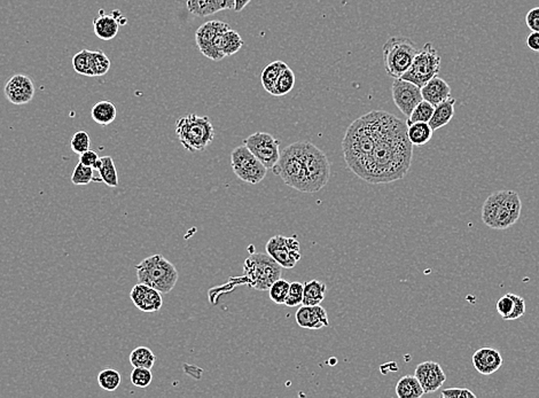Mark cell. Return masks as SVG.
Masks as SVG:
<instances>
[{
    "label": "cell",
    "mask_w": 539,
    "mask_h": 398,
    "mask_svg": "<svg viewBox=\"0 0 539 398\" xmlns=\"http://www.w3.org/2000/svg\"><path fill=\"white\" fill-rule=\"evenodd\" d=\"M413 157V145L408 138V124L396 117L381 136L366 163L360 179L369 184H388L404 178Z\"/></svg>",
    "instance_id": "1"
},
{
    "label": "cell",
    "mask_w": 539,
    "mask_h": 398,
    "mask_svg": "<svg viewBox=\"0 0 539 398\" xmlns=\"http://www.w3.org/2000/svg\"><path fill=\"white\" fill-rule=\"evenodd\" d=\"M396 116L384 111H369L351 123L342 140V150L348 168L362 178L375 144L388 130Z\"/></svg>",
    "instance_id": "2"
},
{
    "label": "cell",
    "mask_w": 539,
    "mask_h": 398,
    "mask_svg": "<svg viewBox=\"0 0 539 398\" xmlns=\"http://www.w3.org/2000/svg\"><path fill=\"white\" fill-rule=\"evenodd\" d=\"M522 202L516 191L501 189L489 195L482 207V221L494 230H507L518 222Z\"/></svg>",
    "instance_id": "3"
},
{
    "label": "cell",
    "mask_w": 539,
    "mask_h": 398,
    "mask_svg": "<svg viewBox=\"0 0 539 398\" xmlns=\"http://www.w3.org/2000/svg\"><path fill=\"white\" fill-rule=\"evenodd\" d=\"M135 271L140 284L155 288L162 294L170 293L179 278L174 264L161 254H155L141 260L138 265H135Z\"/></svg>",
    "instance_id": "4"
},
{
    "label": "cell",
    "mask_w": 539,
    "mask_h": 398,
    "mask_svg": "<svg viewBox=\"0 0 539 398\" xmlns=\"http://www.w3.org/2000/svg\"><path fill=\"white\" fill-rule=\"evenodd\" d=\"M176 135L185 150L195 153L211 145L215 139V129L209 117L189 114L180 117L176 123Z\"/></svg>",
    "instance_id": "5"
},
{
    "label": "cell",
    "mask_w": 539,
    "mask_h": 398,
    "mask_svg": "<svg viewBox=\"0 0 539 398\" xmlns=\"http://www.w3.org/2000/svg\"><path fill=\"white\" fill-rule=\"evenodd\" d=\"M304 145L306 141H297L286 147L272 169L273 174L280 177L286 185L303 193H306Z\"/></svg>",
    "instance_id": "6"
},
{
    "label": "cell",
    "mask_w": 539,
    "mask_h": 398,
    "mask_svg": "<svg viewBox=\"0 0 539 398\" xmlns=\"http://www.w3.org/2000/svg\"><path fill=\"white\" fill-rule=\"evenodd\" d=\"M282 267L267 254H250L243 263L241 282L256 291H269L273 282L282 278Z\"/></svg>",
    "instance_id": "7"
},
{
    "label": "cell",
    "mask_w": 539,
    "mask_h": 398,
    "mask_svg": "<svg viewBox=\"0 0 539 398\" xmlns=\"http://www.w3.org/2000/svg\"><path fill=\"white\" fill-rule=\"evenodd\" d=\"M418 51L419 50L410 38L397 36L388 39L382 48L387 74L394 79L401 78L410 70Z\"/></svg>",
    "instance_id": "8"
},
{
    "label": "cell",
    "mask_w": 539,
    "mask_h": 398,
    "mask_svg": "<svg viewBox=\"0 0 539 398\" xmlns=\"http://www.w3.org/2000/svg\"><path fill=\"white\" fill-rule=\"evenodd\" d=\"M304 169L306 193L319 192L330 182V165L326 154L309 141L304 145Z\"/></svg>",
    "instance_id": "9"
},
{
    "label": "cell",
    "mask_w": 539,
    "mask_h": 398,
    "mask_svg": "<svg viewBox=\"0 0 539 398\" xmlns=\"http://www.w3.org/2000/svg\"><path fill=\"white\" fill-rule=\"evenodd\" d=\"M440 70V54L431 43H427L418 51L410 70L401 78L423 87L431 78L438 76Z\"/></svg>",
    "instance_id": "10"
},
{
    "label": "cell",
    "mask_w": 539,
    "mask_h": 398,
    "mask_svg": "<svg viewBox=\"0 0 539 398\" xmlns=\"http://www.w3.org/2000/svg\"><path fill=\"white\" fill-rule=\"evenodd\" d=\"M231 167L234 174L245 183H261L267 174V168L243 144L232 150Z\"/></svg>",
    "instance_id": "11"
},
{
    "label": "cell",
    "mask_w": 539,
    "mask_h": 398,
    "mask_svg": "<svg viewBox=\"0 0 539 398\" xmlns=\"http://www.w3.org/2000/svg\"><path fill=\"white\" fill-rule=\"evenodd\" d=\"M265 250L280 267L287 270L293 269L302 258L299 240L282 234L271 238L265 245Z\"/></svg>",
    "instance_id": "12"
},
{
    "label": "cell",
    "mask_w": 539,
    "mask_h": 398,
    "mask_svg": "<svg viewBox=\"0 0 539 398\" xmlns=\"http://www.w3.org/2000/svg\"><path fill=\"white\" fill-rule=\"evenodd\" d=\"M245 145L267 167V170H272L279 161L280 141L267 132H255L245 140Z\"/></svg>",
    "instance_id": "13"
},
{
    "label": "cell",
    "mask_w": 539,
    "mask_h": 398,
    "mask_svg": "<svg viewBox=\"0 0 539 398\" xmlns=\"http://www.w3.org/2000/svg\"><path fill=\"white\" fill-rule=\"evenodd\" d=\"M391 94L396 107L399 108L406 118L410 117L416 106L423 100L421 87L412 82L405 81L403 78H397L394 81Z\"/></svg>",
    "instance_id": "14"
},
{
    "label": "cell",
    "mask_w": 539,
    "mask_h": 398,
    "mask_svg": "<svg viewBox=\"0 0 539 398\" xmlns=\"http://www.w3.org/2000/svg\"><path fill=\"white\" fill-rule=\"evenodd\" d=\"M414 375L419 380L425 394L438 392L447 381V375L442 366L433 360L420 363L416 367Z\"/></svg>",
    "instance_id": "15"
},
{
    "label": "cell",
    "mask_w": 539,
    "mask_h": 398,
    "mask_svg": "<svg viewBox=\"0 0 539 398\" xmlns=\"http://www.w3.org/2000/svg\"><path fill=\"white\" fill-rule=\"evenodd\" d=\"M6 99L13 105H26L35 96V85L30 77L18 74L7 81L4 89Z\"/></svg>",
    "instance_id": "16"
},
{
    "label": "cell",
    "mask_w": 539,
    "mask_h": 398,
    "mask_svg": "<svg viewBox=\"0 0 539 398\" xmlns=\"http://www.w3.org/2000/svg\"><path fill=\"white\" fill-rule=\"evenodd\" d=\"M243 45V40L241 36L237 31H232L230 28L228 31L218 33L213 39L209 59L213 61H221L224 57L238 53Z\"/></svg>",
    "instance_id": "17"
},
{
    "label": "cell",
    "mask_w": 539,
    "mask_h": 398,
    "mask_svg": "<svg viewBox=\"0 0 539 398\" xmlns=\"http://www.w3.org/2000/svg\"><path fill=\"white\" fill-rule=\"evenodd\" d=\"M130 299L140 311L147 312V314L160 311L163 306L162 293L156 291L155 288L150 287L140 282L132 288Z\"/></svg>",
    "instance_id": "18"
},
{
    "label": "cell",
    "mask_w": 539,
    "mask_h": 398,
    "mask_svg": "<svg viewBox=\"0 0 539 398\" xmlns=\"http://www.w3.org/2000/svg\"><path fill=\"white\" fill-rule=\"evenodd\" d=\"M295 319L299 326L306 329H321L330 326L326 310L318 306H303L297 310Z\"/></svg>",
    "instance_id": "19"
},
{
    "label": "cell",
    "mask_w": 539,
    "mask_h": 398,
    "mask_svg": "<svg viewBox=\"0 0 539 398\" xmlns=\"http://www.w3.org/2000/svg\"><path fill=\"white\" fill-rule=\"evenodd\" d=\"M474 367L479 375H491L503 366L501 353L494 348H481L472 357Z\"/></svg>",
    "instance_id": "20"
},
{
    "label": "cell",
    "mask_w": 539,
    "mask_h": 398,
    "mask_svg": "<svg viewBox=\"0 0 539 398\" xmlns=\"http://www.w3.org/2000/svg\"><path fill=\"white\" fill-rule=\"evenodd\" d=\"M230 29L228 23L222 21H209L202 24L195 33V42L201 53L209 59L213 39L218 33Z\"/></svg>",
    "instance_id": "21"
},
{
    "label": "cell",
    "mask_w": 539,
    "mask_h": 398,
    "mask_svg": "<svg viewBox=\"0 0 539 398\" xmlns=\"http://www.w3.org/2000/svg\"><path fill=\"white\" fill-rule=\"evenodd\" d=\"M421 93L423 100L430 102L433 106H438L451 98V87L444 79L435 76L421 87Z\"/></svg>",
    "instance_id": "22"
},
{
    "label": "cell",
    "mask_w": 539,
    "mask_h": 398,
    "mask_svg": "<svg viewBox=\"0 0 539 398\" xmlns=\"http://www.w3.org/2000/svg\"><path fill=\"white\" fill-rule=\"evenodd\" d=\"M93 31L101 40H111L117 36L120 24L114 16H106L104 11H100L99 16L93 21Z\"/></svg>",
    "instance_id": "23"
},
{
    "label": "cell",
    "mask_w": 539,
    "mask_h": 398,
    "mask_svg": "<svg viewBox=\"0 0 539 398\" xmlns=\"http://www.w3.org/2000/svg\"><path fill=\"white\" fill-rule=\"evenodd\" d=\"M455 99L451 96L445 101L440 102V105L435 106L434 113L428 122L431 129L436 131L451 122L455 116Z\"/></svg>",
    "instance_id": "24"
},
{
    "label": "cell",
    "mask_w": 539,
    "mask_h": 398,
    "mask_svg": "<svg viewBox=\"0 0 539 398\" xmlns=\"http://www.w3.org/2000/svg\"><path fill=\"white\" fill-rule=\"evenodd\" d=\"M396 395L399 398H420L425 395L423 387L416 375H405L396 385Z\"/></svg>",
    "instance_id": "25"
},
{
    "label": "cell",
    "mask_w": 539,
    "mask_h": 398,
    "mask_svg": "<svg viewBox=\"0 0 539 398\" xmlns=\"http://www.w3.org/2000/svg\"><path fill=\"white\" fill-rule=\"evenodd\" d=\"M91 116L92 120L100 126H109L116 118L117 109L113 102L102 100L93 106Z\"/></svg>",
    "instance_id": "26"
},
{
    "label": "cell",
    "mask_w": 539,
    "mask_h": 398,
    "mask_svg": "<svg viewBox=\"0 0 539 398\" xmlns=\"http://www.w3.org/2000/svg\"><path fill=\"white\" fill-rule=\"evenodd\" d=\"M326 284L319 280H311L304 284L302 306L321 304L326 295Z\"/></svg>",
    "instance_id": "27"
},
{
    "label": "cell",
    "mask_w": 539,
    "mask_h": 398,
    "mask_svg": "<svg viewBox=\"0 0 539 398\" xmlns=\"http://www.w3.org/2000/svg\"><path fill=\"white\" fill-rule=\"evenodd\" d=\"M434 130L427 122H416L408 126V138L413 146H423L428 144L433 137Z\"/></svg>",
    "instance_id": "28"
},
{
    "label": "cell",
    "mask_w": 539,
    "mask_h": 398,
    "mask_svg": "<svg viewBox=\"0 0 539 398\" xmlns=\"http://www.w3.org/2000/svg\"><path fill=\"white\" fill-rule=\"evenodd\" d=\"M287 65L282 61H274V62L270 63L261 74V82L263 85L264 90L269 92L270 94L272 93L273 87L276 84L277 79L282 74V70L287 68Z\"/></svg>",
    "instance_id": "29"
},
{
    "label": "cell",
    "mask_w": 539,
    "mask_h": 398,
    "mask_svg": "<svg viewBox=\"0 0 539 398\" xmlns=\"http://www.w3.org/2000/svg\"><path fill=\"white\" fill-rule=\"evenodd\" d=\"M156 362V356L150 348H135L130 353V364L133 367H144L152 370Z\"/></svg>",
    "instance_id": "30"
},
{
    "label": "cell",
    "mask_w": 539,
    "mask_h": 398,
    "mask_svg": "<svg viewBox=\"0 0 539 398\" xmlns=\"http://www.w3.org/2000/svg\"><path fill=\"white\" fill-rule=\"evenodd\" d=\"M93 57L90 50H82L72 57V67L79 75L93 77Z\"/></svg>",
    "instance_id": "31"
},
{
    "label": "cell",
    "mask_w": 539,
    "mask_h": 398,
    "mask_svg": "<svg viewBox=\"0 0 539 398\" xmlns=\"http://www.w3.org/2000/svg\"><path fill=\"white\" fill-rule=\"evenodd\" d=\"M186 5L189 12L198 18H206L219 12L213 0H187Z\"/></svg>",
    "instance_id": "32"
},
{
    "label": "cell",
    "mask_w": 539,
    "mask_h": 398,
    "mask_svg": "<svg viewBox=\"0 0 539 398\" xmlns=\"http://www.w3.org/2000/svg\"><path fill=\"white\" fill-rule=\"evenodd\" d=\"M294 85H295V74L289 67H287L282 70V74L277 79L271 94L274 96H286L293 90Z\"/></svg>",
    "instance_id": "33"
},
{
    "label": "cell",
    "mask_w": 539,
    "mask_h": 398,
    "mask_svg": "<svg viewBox=\"0 0 539 398\" xmlns=\"http://www.w3.org/2000/svg\"><path fill=\"white\" fill-rule=\"evenodd\" d=\"M101 168L99 169L100 179L111 187L118 186V176H117L116 167L111 156H102Z\"/></svg>",
    "instance_id": "34"
},
{
    "label": "cell",
    "mask_w": 539,
    "mask_h": 398,
    "mask_svg": "<svg viewBox=\"0 0 539 398\" xmlns=\"http://www.w3.org/2000/svg\"><path fill=\"white\" fill-rule=\"evenodd\" d=\"M121 381H122V377H121L120 372L113 368H106L98 375V383L100 388L106 392H115L120 387Z\"/></svg>",
    "instance_id": "35"
},
{
    "label": "cell",
    "mask_w": 539,
    "mask_h": 398,
    "mask_svg": "<svg viewBox=\"0 0 539 398\" xmlns=\"http://www.w3.org/2000/svg\"><path fill=\"white\" fill-rule=\"evenodd\" d=\"M435 106L431 105L430 102L420 101L414 108L413 111L411 113L410 117L406 120V124H412L416 122H427L430 121L433 113H434Z\"/></svg>",
    "instance_id": "36"
},
{
    "label": "cell",
    "mask_w": 539,
    "mask_h": 398,
    "mask_svg": "<svg viewBox=\"0 0 539 398\" xmlns=\"http://www.w3.org/2000/svg\"><path fill=\"white\" fill-rule=\"evenodd\" d=\"M289 286H291V284L287 280H285V279H278L270 287V299H272L273 302L279 304V306L285 304L288 292H289Z\"/></svg>",
    "instance_id": "37"
},
{
    "label": "cell",
    "mask_w": 539,
    "mask_h": 398,
    "mask_svg": "<svg viewBox=\"0 0 539 398\" xmlns=\"http://www.w3.org/2000/svg\"><path fill=\"white\" fill-rule=\"evenodd\" d=\"M93 171L94 170L91 167H87V165L79 162L72 172V183L74 185L84 186L89 185L91 182H98V180L94 179Z\"/></svg>",
    "instance_id": "38"
},
{
    "label": "cell",
    "mask_w": 539,
    "mask_h": 398,
    "mask_svg": "<svg viewBox=\"0 0 539 398\" xmlns=\"http://www.w3.org/2000/svg\"><path fill=\"white\" fill-rule=\"evenodd\" d=\"M92 57L93 77H100V76L106 75L109 72V70H111V60H109V57L101 51H92Z\"/></svg>",
    "instance_id": "39"
},
{
    "label": "cell",
    "mask_w": 539,
    "mask_h": 398,
    "mask_svg": "<svg viewBox=\"0 0 539 398\" xmlns=\"http://www.w3.org/2000/svg\"><path fill=\"white\" fill-rule=\"evenodd\" d=\"M152 381H153V375L150 370L144 367H133L131 373V382L133 386L145 389L150 386Z\"/></svg>",
    "instance_id": "40"
},
{
    "label": "cell",
    "mask_w": 539,
    "mask_h": 398,
    "mask_svg": "<svg viewBox=\"0 0 539 398\" xmlns=\"http://www.w3.org/2000/svg\"><path fill=\"white\" fill-rule=\"evenodd\" d=\"M91 139L90 136L87 131H77L75 135L72 136L70 146L74 153H84L87 150H90Z\"/></svg>",
    "instance_id": "41"
},
{
    "label": "cell",
    "mask_w": 539,
    "mask_h": 398,
    "mask_svg": "<svg viewBox=\"0 0 539 398\" xmlns=\"http://www.w3.org/2000/svg\"><path fill=\"white\" fill-rule=\"evenodd\" d=\"M303 292H304V284L299 282H291L285 306H289V308H295V306L302 304Z\"/></svg>",
    "instance_id": "42"
},
{
    "label": "cell",
    "mask_w": 539,
    "mask_h": 398,
    "mask_svg": "<svg viewBox=\"0 0 539 398\" xmlns=\"http://www.w3.org/2000/svg\"><path fill=\"white\" fill-rule=\"evenodd\" d=\"M514 304H516L514 294L512 293L506 294L498 299L496 308H497V312L504 321H509V316L512 314L513 310H514Z\"/></svg>",
    "instance_id": "43"
},
{
    "label": "cell",
    "mask_w": 539,
    "mask_h": 398,
    "mask_svg": "<svg viewBox=\"0 0 539 398\" xmlns=\"http://www.w3.org/2000/svg\"><path fill=\"white\" fill-rule=\"evenodd\" d=\"M443 398H477V395L467 388H449L440 392Z\"/></svg>",
    "instance_id": "44"
},
{
    "label": "cell",
    "mask_w": 539,
    "mask_h": 398,
    "mask_svg": "<svg viewBox=\"0 0 539 398\" xmlns=\"http://www.w3.org/2000/svg\"><path fill=\"white\" fill-rule=\"evenodd\" d=\"M514 302H516L514 310H513L512 314L509 316V321H516L526 314V301H524L523 297L514 294Z\"/></svg>",
    "instance_id": "45"
},
{
    "label": "cell",
    "mask_w": 539,
    "mask_h": 398,
    "mask_svg": "<svg viewBox=\"0 0 539 398\" xmlns=\"http://www.w3.org/2000/svg\"><path fill=\"white\" fill-rule=\"evenodd\" d=\"M526 24L531 31H538L539 33V7L531 9L526 16Z\"/></svg>",
    "instance_id": "46"
},
{
    "label": "cell",
    "mask_w": 539,
    "mask_h": 398,
    "mask_svg": "<svg viewBox=\"0 0 539 398\" xmlns=\"http://www.w3.org/2000/svg\"><path fill=\"white\" fill-rule=\"evenodd\" d=\"M98 160H99V156H98L96 152L92 150H87V152L79 155V162L84 165H87V167H91V168H92Z\"/></svg>",
    "instance_id": "47"
},
{
    "label": "cell",
    "mask_w": 539,
    "mask_h": 398,
    "mask_svg": "<svg viewBox=\"0 0 539 398\" xmlns=\"http://www.w3.org/2000/svg\"><path fill=\"white\" fill-rule=\"evenodd\" d=\"M527 46L530 48L531 51L539 52L538 31H533V33L527 37Z\"/></svg>",
    "instance_id": "48"
},
{
    "label": "cell",
    "mask_w": 539,
    "mask_h": 398,
    "mask_svg": "<svg viewBox=\"0 0 539 398\" xmlns=\"http://www.w3.org/2000/svg\"><path fill=\"white\" fill-rule=\"evenodd\" d=\"M216 6L218 7L219 12L224 9H234V0H213Z\"/></svg>",
    "instance_id": "49"
},
{
    "label": "cell",
    "mask_w": 539,
    "mask_h": 398,
    "mask_svg": "<svg viewBox=\"0 0 539 398\" xmlns=\"http://www.w3.org/2000/svg\"><path fill=\"white\" fill-rule=\"evenodd\" d=\"M252 0H234V12H240L250 3Z\"/></svg>",
    "instance_id": "50"
},
{
    "label": "cell",
    "mask_w": 539,
    "mask_h": 398,
    "mask_svg": "<svg viewBox=\"0 0 539 398\" xmlns=\"http://www.w3.org/2000/svg\"><path fill=\"white\" fill-rule=\"evenodd\" d=\"M101 165H102V161H101V159H100L99 157V160H98V161H96V163H94V165H93L92 167L93 170L99 171V169L101 168Z\"/></svg>",
    "instance_id": "51"
}]
</instances>
